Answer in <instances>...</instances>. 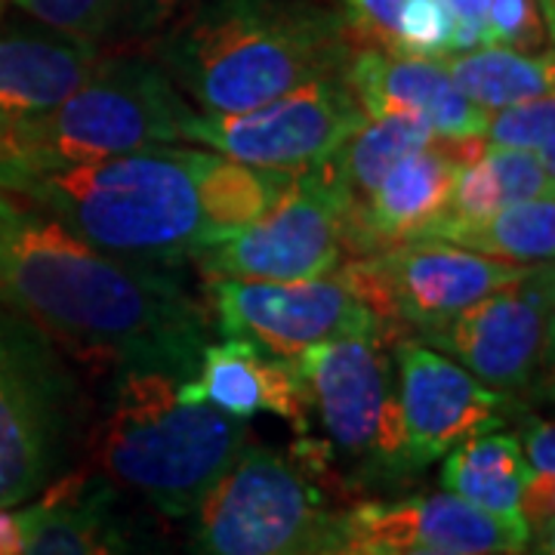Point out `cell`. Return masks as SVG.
<instances>
[{
	"label": "cell",
	"mask_w": 555,
	"mask_h": 555,
	"mask_svg": "<svg viewBox=\"0 0 555 555\" xmlns=\"http://www.w3.org/2000/svg\"><path fill=\"white\" fill-rule=\"evenodd\" d=\"M0 302L75 356L189 379L207 306L164 262L108 254L38 204L0 192Z\"/></svg>",
	"instance_id": "1"
},
{
	"label": "cell",
	"mask_w": 555,
	"mask_h": 555,
	"mask_svg": "<svg viewBox=\"0 0 555 555\" xmlns=\"http://www.w3.org/2000/svg\"><path fill=\"white\" fill-rule=\"evenodd\" d=\"M160 68L204 115L247 112L343 75L346 20L309 0H204L160 40Z\"/></svg>",
	"instance_id": "2"
},
{
	"label": "cell",
	"mask_w": 555,
	"mask_h": 555,
	"mask_svg": "<svg viewBox=\"0 0 555 555\" xmlns=\"http://www.w3.org/2000/svg\"><path fill=\"white\" fill-rule=\"evenodd\" d=\"M10 195L38 204L75 235L118 257L173 266L214 244L189 149L179 145L28 167Z\"/></svg>",
	"instance_id": "3"
},
{
	"label": "cell",
	"mask_w": 555,
	"mask_h": 555,
	"mask_svg": "<svg viewBox=\"0 0 555 555\" xmlns=\"http://www.w3.org/2000/svg\"><path fill=\"white\" fill-rule=\"evenodd\" d=\"M250 441L247 420L185 401L173 374L120 367L96 436V463L102 478L155 513L189 518Z\"/></svg>",
	"instance_id": "4"
},
{
	"label": "cell",
	"mask_w": 555,
	"mask_h": 555,
	"mask_svg": "<svg viewBox=\"0 0 555 555\" xmlns=\"http://www.w3.org/2000/svg\"><path fill=\"white\" fill-rule=\"evenodd\" d=\"M195 112L145 60H100L93 75L38 118L7 120L22 173L40 164L96 160L185 142ZM20 173V177H22ZM16 177V179H20Z\"/></svg>",
	"instance_id": "5"
},
{
	"label": "cell",
	"mask_w": 555,
	"mask_h": 555,
	"mask_svg": "<svg viewBox=\"0 0 555 555\" xmlns=\"http://www.w3.org/2000/svg\"><path fill=\"white\" fill-rule=\"evenodd\" d=\"M192 555H327L339 509L297 456L247 444L192 513Z\"/></svg>",
	"instance_id": "6"
},
{
	"label": "cell",
	"mask_w": 555,
	"mask_h": 555,
	"mask_svg": "<svg viewBox=\"0 0 555 555\" xmlns=\"http://www.w3.org/2000/svg\"><path fill=\"white\" fill-rule=\"evenodd\" d=\"M294 361L309 392V414L324 436L315 444L324 454L315 466L334 460L361 485L411 476L386 331L324 339Z\"/></svg>",
	"instance_id": "7"
},
{
	"label": "cell",
	"mask_w": 555,
	"mask_h": 555,
	"mask_svg": "<svg viewBox=\"0 0 555 555\" xmlns=\"http://www.w3.org/2000/svg\"><path fill=\"white\" fill-rule=\"evenodd\" d=\"M75 416V386L31 321L0 312V506L50 485Z\"/></svg>",
	"instance_id": "8"
},
{
	"label": "cell",
	"mask_w": 555,
	"mask_h": 555,
	"mask_svg": "<svg viewBox=\"0 0 555 555\" xmlns=\"http://www.w3.org/2000/svg\"><path fill=\"white\" fill-rule=\"evenodd\" d=\"M346 207L327 164L297 170L278 201L235 235L201 250L207 278L235 281H309L337 272L346 238Z\"/></svg>",
	"instance_id": "9"
},
{
	"label": "cell",
	"mask_w": 555,
	"mask_h": 555,
	"mask_svg": "<svg viewBox=\"0 0 555 555\" xmlns=\"http://www.w3.org/2000/svg\"><path fill=\"white\" fill-rule=\"evenodd\" d=\"M553 262L528 272L414 339L466 367L509 401L531 392L553 349Z\"/></svg>",
	"instance_id": "10"
},
{
	"label": "cell",
	"mask_w": 555,
	"mask_h": 555,
	"mask_svg": "<svg viewBox=\"0 0 555 555\" xmlns=\"http://www.w3.org/2000/svg\"><path fill=\"white\" fill-rule=\"evenodd\" d=\"M528 269L448 241L423 238L339 262L337 275L386 327L398 324L416 334L463 312Z\"/></svg>",
	"instance_id": "11"
},
{
	"label": "cell",
	"mask_w": 555,
	"mask_h": 555,
	"mask_svg": "<svg viewBox=\"0 0 555 555\" xmlns=\"http://www.w3.org/2000/svg\"><path fill=\"white\" fill-rule=\"evenodd\" d=\"M364 108L343 75L302 83L247 112L204 115L195 112L185 142L241 164L269 170H306L337 155L339 145L364 124Z\"/></svg>",
	"instance_id": "12"
},
{
	"label": "cell",
	"mask_w": 555,
	"mask_h": 555,
	"mask_svg": "<svg viewBox=\"0 0 555 555\" xmlns=\"http://www.w3.org/2000/svg\"><path fill=\"white\" fill-rule=\"evenodd\" d=\"M207 306L222 337L250 339L281 358H299L324 339L386 331L337 272L309 281L207 278Z\"/></svg>",
	"instance_id": "13"
},
{
	"label": "cell",
	"mask_w": 555,
	"mask_h": 555,
	"mask_svg": "<svg viewBox=\"0 0 555 555\" xmlns=\"http://www.w3.org/2000/svg\"><path fill=\"white\" fill-rule=\"evenodd\" d=\"M396 386L404 426V460L420 473L466 438L503 429L509 398L420 339H398Z\"/></svg>",
	"instance_id": "14"
},
{
	"label": "cell",
	"mask_w": 555,
	"mask_h": 555,
	"mask_svg": "<svg viewBox=\"0 0 555 555\" xmlns=\"http://www.w3.org/2000/svg\"><path fill=\"white\" fill-rule=\"evenodd\" d=\"M343 543L408 546L444 555H521L531 531L481 513L451 491L401 500H364L339 509Z\"/></svg>",
	"instance_id": "15"
},
{
	"label": "cell",
	"mask_w": 555,
	"mask_h": 555,
	"mask_svg": "<svg viewBox=\"0 0 555 555\" xmlns=\"http://www.w3.org/2000/svg\"><path fill=\"white\" fill-rule=\"evenodd\" d=\"M485 139L436 137L429 145L396 160L374 195L343 222L346 247L358 257L416 241L444 217L460 167L481 152Z\"/></svg>",
	"instance_id": "16"
},
{
	"label": "cell",
	"mask_w": 555,
	"mask_h": 555,
	"mask_svg": "<svg viewBox=\"0 0 555 555\" xmlns=\"http://www.w3.org/2000/svg\"><path fill=\"white\" fill-rule=\"evenodd\" d=\"M343 78L367 118L414 115L438 137L476 139L485 133L488 112L466 100L441 60L398 56L389 50H361L349 56Z\"/></svg>",
	"instance_id": "17"
},
{
	"label": "cell",
	"mask_w": 555,
	"mask_h": 555,
	"mask_svg": "<svg viewBox=\"0 0 555 555\" xmlns=\"http://www.w3.org/2000/svg\"><path fill=\"white\" fill-rule=\"evenodd\" d=\"M185 401L214 404L222 414L250 420L275 414L299 433H309V392L294 358H281L254 346L250 339L229 337L207 343L198 367L189 379H179Z\"/></svg>",
	"instance_id": "18"
},
{
	"label": "cell",
	"mask_w": 555,
	"mask_h": 555,
	"mask_svg": "<svg viewBox=\"0 0 555 555\" xmlns=\"http://www.w3.org/2000/svg\"><path fill=\"white\" fill-rule=\"evenodd\" d=\"M25 555H145L137 525L120 509L108 478L50 481L38 500V521Z\"/></svg>",
	"instance_id": "19"
},
{
	"label": "cell",
	"mask_w": 555,
	"mask_h": 555,
	"mask_svg": "<svg viewBox=\"0 0 555 555\" xmlns=\"http://www.w3.org/2000/svg\"><path fill=\"white\" fill-rule=\"evenodd\" d=\"M93 40L68 35L0 38V118H38L65 102L100 65Z\"/></svg>",
	"instance_id": "20"
},
{
	"label": "cell",
	"mask_w": 555,
	"mask_h": 555,
	"mask_svg": "<svg viewBox=\"0 0 555 555\" xmlns=\"http://www.w3.org/2000/svg\"><path fill=\"white\" fill-rule=\"evenodd\" d=\"M441 488L460 500L478 506L481 513L528 528L521 516V496L531 478L518 436L509 433H481L466 438L454 451L441 456Z\"/></svg>",
	"instance_id": "21"
},
{
	"label": "cell",
	"mask_w": 555,
	"mask_h": 555,
	"mask_svg": "<svg viewBox=\"0 0 555 555\" xmlns=\"http://www.w3.org/2000/svg\"><path fill=\"white\" fill-rule=\"evenodd\" d=\"M553 167H546L537 155L518 149L481 145L476 158L460 167L451 204L438 222H473V219L491 217L496 210H506L513 204L553 198Z\"/></svg>",
	"instance_id": "22"
},
{
	"label": "cell",
	"mask_w": 555,
	"mask_h": 555,
	"mask_svg": "<svg viewBox=\"0 0 555 555\" xmlns=\"http://www.w3.org/2000/svg\"><path fill=\"white\" fill-rule=\"evenodd\" d=\"M189 160L195 173L201 214L207 219L214 244L262 217L294 179L291 170L241 164L210 149H189Z\"/></svg>",
	"instance_id": "23"
},
{
	"label": "cell",
	"mask_w": 555,
	"mask_h": 555,
	"mask_svg": "<svg viewBox=\"0 0 555 555\" xmlns=\"http://www.w3.org/2000/svg\"><path fill=\"white\" fill-rule=\"evenodd\" d=\"M436 137V130L414 115L364 118L356 133L339 145L337 155L324 160L334 185L339 189L346 217L356 214L358 207L374 195L379 179L396 167V160L429 145ZM346 217H343V222H346Z\"/></svg>",
	"instance_id": "24"
},
{
	"label": "cell",
	"mask_w": 555,
	"mask_h": 555,
	"mask_svg": "<svg viewBox=\"0 0 555 555\" xmlns=\"http://www.w3.org/2000/svg\"><path fill=\"white\" fill-rule=\"evenodd\" d=\"M441 65L466 100L485 108L500 112L518 102L553 96L555 62L553 53H518L509 47H476L466 53H451Z\"/></svg>",
	"instance_id": "25"
},
{
	"label": "cell",
	"mask_w": 555,
	"mask_h": 555,
	"mask_svg": "<svg viewBox=\"0 0 555 555\" xmlns=\"http://www.w3.org/2000/svg\"><path fill=\"white\" fill-rule=\"evenodd\" d=\"M423 238L448 241L513 266H543L555 257V201H525L473 222H438Z\"/></svg>",
	"instance_id": "26"
},
{
	"label": "cell",
	"mask_w": 555,
	"mask_h": 555,
	"mask_svg": "<svg viewBox=\"0 0 555 555\" xmlns=\"http://www.w3.org/2000/svg\"><path fill=\"white\" fill-rule=\"evenodd\" d=\"M485 145L494 149H518V152H531L543 160L546 167H553V139H555V100L553 96H540V100L518 102L500 112H488L485 120Z\"/></svg>",
	"instance_id": "27"
},
{
	"label": "cell",
	"mask_w": 555,
	"mask_h": 555,
	"mask_svg": "<svg viewBox=\"0 0 555 555\" xmlns=\"http://www.w3.org/2000/svg\"><path fill=\"white\" fill-rule=\"evenodd\" d=\"M553 38V0H488L485 47L540 53Z\"/></svg>",
	"instance_id": "28"
},
{
	"label": "cell",
	"mask_w": 555,
	"mask_h": 555,
	"mask_svg": "<svg viewBox=\"0 0 555 555\" xmlns=\"http://www.w3.org/2000/svg\"><path fill=\"white\" fill-rule=\"evenodd\" d=\"M454 16L441 0H408L398 13L392 53L416 60H444L454 53Z\"/></svg>",
	"instance_id": "29"
},
{
	"label": "cell",
	"mask_w": 555,
	"mask_h": 555,
	"mask_svg": "<svg viewBox=\"0 0 555 555\" xmlns=\"http://www.w3.org/2000/svg\"><path fill=\"white\" fill-rule=\"evenodd\" d=\"M28 16L68 38L96 40L118 28L127 0H13Z\"/></svg>",
	"instance_id": "30"
},
{
	"label": "cell",
	"mask_w": 555,
	"mask_h": 555,
	"mask_svg": "<svg viewBox=\"0 0 555 555\" xmlns=\"http://www.w3.org/2000/svg\"><path fill=\"white\" fill-rule=\"evenodd\" d=\"M346 20L352 28L377 43L379 50H396L398 13L408 0H343Z\"/></svg>",
	"instance_id": "31"
},
{
	"label": "cell",
	"mask_w": 555,
	"mask_h": 555,
	"mask_svg": "<svg viewBox=\"0 0 555 555\" xmlns=\"http://www.w3.org/2000/svg\"><path fill=\"white\" fill-rule=\"evenodd\" d=\"M198 0H127L120 25L130 35H155L177 22L185 10H192Z\"/></svg>",
	"instance_id": "32"
},
{
	"label": "cell",
	"mask_w": 555,
	"mask_h": 555,
	"mask_svg": "<svg viewBox=\"0 0 555 555\" xmlns=\"http://www.w3.org/2000/svg\"><path fill=\"white\" fill-rule=\"evenodd\" d=\"M521 454L531 469V476L555 478V429L550 420H528L521 429Z\"/></svg>",
	"instance_id": "33"
},
{
	"label": "cell",
	"mask_w": 555,
	"mask_h": 555,
	"mask_svg": "<svg viewBox=\"0 0 555 555\" xmlns=\"http://www.w3.org/2000/svg\"><path fill=\"white\" fill-rule=\"evenodd\" d=\"M38 521V500L0 506V555H25Z\"/></svg>",
	"instance_id": "34"
},
{
	"label": "cell",
	"mask_w": 555,
	"mask_h": 555,
	"mask_svg": "<svg viewBox=\"0 0 555 555\" xmlns=\"http://www.w3.org/2000/svg\"><path fill=\"white\" fill-rule=\"evenodd\" d=\"M454 16V53L485 47V13L488 0H441Z\"/></svg>",
	"instance_id": "35"
},
{
	"label": "cell",
	"mask_w": 555,
	"mask_h": 555,
	"mask_svg": "<svg viewBox=\"0 0 555 555\" xmlns=\"http://www.w3.org/2000/svg\"><path fill=\"white\" fill-rule=\"evenodd\" d=\"M20 173H22V164L20 158H16V152H13L7 120L0 118V192H10Z\"/></svg>",
	"instance_id": "36"
},
{
	"label": "cell",
	"mask_w": 555,
	"mask_h": 555,
	"mask_svg": "<svg viewBox=\"0 0 555 555\" xmlns=\"http://www.w3.org/2000/svg\"><path fill=\"white\" fill-rule=\"evenodd\" d=\"M327 555H444L429 550H408V546H379V543H339Z\"/></svg>",
	"instance_id": "37"
},
{
	"label": "cell",
	"mask_w": 555,
	"mask_h": 555,
	"mask_svg": "<svg viewBox=\"0 0 555 555\" xmlns=\"http://www.w3.org/2000/svg\"><path fill=\"white\" fill-rule=\"evenodd\" d=\"M521 555H553V546H537L534 553H528V550H525Z\"/></svg>",
	"instance_id": "38"
}]
</instances>
